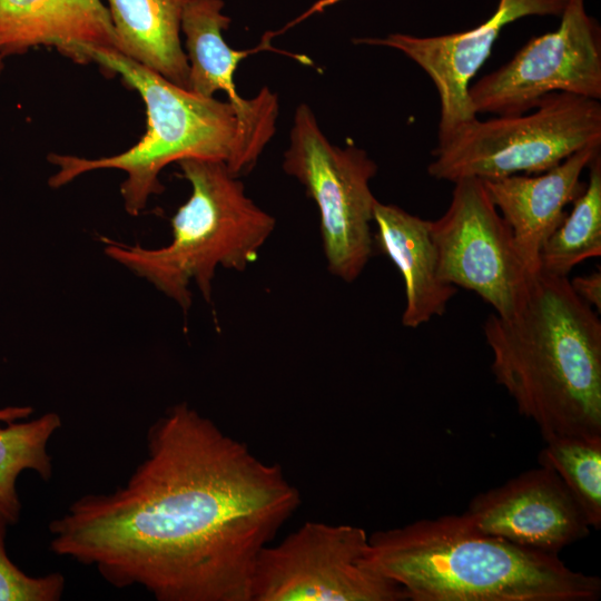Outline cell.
Instances as JSON below:
<instances>
[{
  "mask_svg": "<svg viewBox=\"0 0 601 601\" xmlns=\"http://www.w3.org/2000/svg\"><path fill=\"white\" fill-rule=\"evenodd\" d=\"M146 439L124 485L50 522L51 551L158 601H250L258 554L299 506L298 489L185 402Z\"/></svg>",
  "mask_w": 601,
  "mask_h": 601,
  "instance_id": "cell-1",
  "label": "cell"
},
{
  "mask_svg": "<svg viewBox=\"0 0 601 601\" xmlns=\"http://www.w3.org/2000/svg\"><path fill=\"white\" fill-rule=\"evenodd\" d=\"M483 329L495 382L543 441L601 434V322L569 277L538 270L519 308Z\"/></svg>",
  "mask_w": 601,
  "mask_h": 601,
  "instance_id": "cell-2",
  "label": "cell"
},
{
  "mask_svg": "<svg viewBox=\"0 0 601 601\" xmlns=\"http://www.w3.org/2000/svg\"><path fill=\"white\" fill-rule=\"evenodd\" d=\"M368 564L411 601H595L601 579L559 554L480 531L467 515L421 519L368 535Z\"/></svg>",
  "mask_w": 601,
  "mask_h": 601,
  "instance_id": "cell-3",
  "label": "cell"
},
{
  "mask_svg": "<svg viewBox=\"0 0 601 601\" xmlns=\"http://www.w3.org/2000/svg\"><path fill=\"white\" fill-rule=\"evenodd\" d=\"M86 58L119 75L140 95L146 131L136 145L109 157L49 155L48 160L58 168L49 186L59 188L92 170H121L126 174L120 186L125 209L137 216L151 196L164 190L159 175L174 161L220 160L238 177L256 165L260 155L245 136L238 111L229 101L194 93L116 49L89 48Z\"/></svg>",
  "mask_w": 601,
  "mask_h": 601,
  "instance_id": "cell-4",
  "label": "cell"
},
{
  "mask_svg": "<svg viewBox=\"0 0 601 601\" xmlns=\"http://www.w3.org/2000/svg\"><path fill=\"white\" fill-rule=\"evenodd\" d=\"M191 191L170 219L171 240L158 248L104 239L105 254L187 312L194 283L211 300L218 267L245 270L275 230L276 219L245 193L224 161H178Z\"/></svg>",
  "mask_w": 601,
  "mask_h": 601,
  "instance_id": "cell-5",
  "label": "cell"
},
{
  "mask_svg": "<svg viewBox=\"0 0 601 601\" xmlns=\"http://www.w3.org/2000/svg\"><path fill=\"white\" fill-rule=\"evenodd\" d=\"M521 115L474 120L433 149L431 177L495 179L540 174L588 146H601V104L552 92Z\"/></svg>",
  "mask_w": 601,
  "mask_h": 601,
  "instance_id": "cell-6",
  "label": "cell"
},
{
  "mask_svg": "<svg viewBox=\"0 0 601 601\" xmlns=\"http://www.w3.org/2000/svg\"><path fill=\"white\" fill-rule=\"evenodd\" d=\"M283 170L296 178L314 200L327 269L345 283L354 282L373 253L374 205L370 181L377 165L354 144L333 145L307 104L294 112Z\"/></svg>",
  "mask_w": 601,
  "mask_h": 601,
  "instance_id": "cell-7",
  "label": "cell"
},
{
  "mask_svg": "<svg viewBox=\"0 0 601 601\" xmlns=\"http://www.w3.org/2000/svg\"><path fill=\"white\" fill-rule=\"evenodd\" d=\"M368 535L349 524L305 522L256 560L250 601H404L367 562Z\"/></svg>",
  "mask_w": 601,
  "mask_h": 601,
  "instance_id": "cell-8",
  "label": "cell"
},
{
  "mask_svg": "<svg viewBox=\"0 0 601 601\" xmlns=\"http://www.w3.org/2000/svg\"><path fill=\"white\" fill-rule=\"evenodd\" d=\"M559 27L531 38L499 69L470 86L476 114L528 112L552 92L601 99V27L585 0H568Z\"/></svg>",
  "mask_w": 601,
  "mask_h": 601,
  "instance_id": "cell-9",
  "label": "cell"
},
{
  "mask_svg": "<svg viewBox=\"0 0 601 601\" xmlns=\"http://www.w3.org/2000/svg\"><path fill=\"white\" fill-rule=\"evenodd\" d=\"M453 184L446 211L431 220L439 276L475 293L496 315L509 317L521 305L533 274L483 180L469 177Z\"/></svg>",
  "mask_w": 601,
  "mask_h": 601,
  "instance_id": "cell-10",
  "label": "cell"
},
{
  "mask_svg": "<svg viewBox=\"0 0 601 601\" xmlns=\"http://www.w3.org/2000/svg\"><path fill=\"white\" fill-rule=\"evenodd\" d=\"M568 0H499L492 16L479 26L440 36L393 32L383 38H357V45L382 46L404 53L433 81L440 97L437 144L477 119L469 88L508 24L530 16L560 17Z\"/></svg>",
  "mask_w": 601,
  "mask_h": 601,
  "instance_id": "cell-11",
  "label": "cell"
},
{
  "mask_svg": "<svg viewBox=\"0 0 601 601\" xmlns=\"http://www.w3.org/2000/svg\"><path fill=\"white\" fill-rule=\"evenodd\" d=\"M464 513L486 534L554 554L587 538L591 529L561 479L540 464L480 492Z\"/></svg>",
  "mask_w": 601,
  "mask_h": 601,
  "instance_id": "cell-12",
  "label": "cell"
},
{
  "mask_svg": "<svg viewBox=\"0 0 601 601\" xmlns=\"http://www.w3.org/2000/svg\"><path fill=\"white\" fill-rule=\"evenodd\" d=\"M223 0H190L181 19L185 52L189 65V90L203 97L224 91L238 111L245 136L259 154L276 131L278 96L264 86L249 99L236 90L234 76L239 62L249 53L227 45L223 32L231 19L223 13Z\"/></svg>",
  "mask_w": 601,
  "mask_h": 601,
  "instance_id": "cell-13",
  "label": "cell"
},
{
  "mask_svg": "<svg viewBox=\"0 0 601 601\" xmlns=\"http://www.w3.org/2000/svg\"><path fill=\"white\" fill-rule=\"evenodd\" d=\"M601 146H588L554 167L532 175L515 174L483 184L510 226L518 250L531 274L539 270V252L564 219L565 206L583 190L580 177Z\"/></svg>",
  "mask_w": 601,
  "mask_h": 601,
  "instance_id": "cell-14",
  "label": "cell"
},
{
  "mask_svg": "<svg viewBox=\"0 0 601 601\" xmlns=\"http://www.w3.org/2000/svg\"><path fill=\"white\" fill-rule=\"evenodd\" d=\"M39 46L87 63V49L118 50V40L101 0H0V57Z\"/></svg>",
  "mask_w": 601,
  "mask_h": 601,
  "instance_id": "cell-15",
  "label": "cell"
},
{
  "mask_svg": "<svg viewBox=\"0 0 601 601\" xmlns=\"http://www.w3.org/2000/svg\"><path fill=\"white\" fill-rule=\"evenodd\" d=\"M373 223L377 247L396 266L404 282L402 325L417 328L433 317L442 316L456 294V287L439 276L431 220L377 200Z\"/></svg>",
  "mask_w": 601,
  "mask_h": 601,
  "instance_id": "cell-16",
  "label": "cell"
},
{
  "mask_svg": "<svg viewBox=\"0 0 601 601\" xmlns=\"http://www.w3.org/2000/svg\"><path fill=\"white\" fill-rule=\"evenodd\" d=\"M190 0H107L118 51L189 90L181 19Z\"/></svg>",
  "mask_w": 601,
  "mask_h": 601,
  "instance_id": "cell-17",
  "label": "cell"
},
{
  "mask_svg": "<svg viewBox=\"0 0 601 601\" xmlns=\"http://www.w3.org/2000/svg\"><path fill=\"white\" fill-rule=\"evenodd\" d=\"M589 179L570 215L543 243L539 270L568 277L581 262L601 255V155L590 161Z\"/></svg>",
  "mask_w": 601,
  "mask_h": 601,
  "instance_id": "cell-18",
  "label": "cell"
},
{
  "mask_svg": "<svg viewBox=\"0 0 601 601\" xmlns=\"http://www.w3.org/2000/svg\"><path fill=\"white\" fill-rule=\"evenodd\" d=\"M60 427L61 418L55 412L0 425V515L10 525L18 522L21 512L16 486L18 476L30 470L43 481L51 479L48 443Z\"/></svg>",
  "mask_w": 601,
  "mask_h": 601,
  "instance_id": "cell-19",
  "label": "cell"
},
{
  "mask_svg": "<svg viewBox=\"0 0 601 601\" xmlns=\"http://www.w3.org/2000/svg\"><path fill=\"white\" fill-rule=\"evenodd\" d=\"M539 464L553 470L583 511L601 528V434H565L544 440Z\"/></svg>",
  "mask_w": 601,
  "mask_h": 601,
  "instance_id": "cell-20",
  "label": "cell"
},
{
  "mask_svg": "<svg viewBox=\"0 0 601 601\" xmlns=\"http://www.w3.org/2000/svg\"><path fill=\"white\" fill-rule=\"evenodd\" d=\"M10 523L0 515V601H58L66 580L59 572L31 577L20 570L8 556L6 534Z\"/></svg>",
  "mask_w": 601,
  "mask_h": 601,
  "instance_id": "cell-21",
  "label": "cell"
},
{
  "mask_svg": "<svg viewBox=\"0 0 601 601\" xmlns=\"http://www.w3.org/2000/svg\"><path fill=\"white\" fill-rule=\"evenodd\" d=\"M570 280V279H569ZM574 293L593 309H601V273L595 270L570 280Z\"/></svg>",
  "mask_w": 601,
  "mask_h": 601,
  "instance_id": "cell-22",
  "label": "cell"
},
{
  "mask_svg": "<svg viewBox=\"0 0 601 601\" xmlns=\"http://www.w3.org/2000/svg\"><path fill=\"white\" fill-rule=\"evenodd\" d=\"M32 413L33 408L31 406H7L0 408V422L9 423L26 420L30 417Z\"/></svg>",
  "mask_w": 601,
  "mask_h": 601,
  "instance_id": "cell-23",
  "label": "cell"
},
{
  "mask_svg": "<svg viewBox=\"0 0 601 601\" xmlns=\"http://www.w3.org/2000/svg\"><path fill=\"white\" fill-rule=\"evenodd\" d=\"M2 69H3V58L0 57V73H1Z\"/></svg>",
  "mask_w": 601,
  "mask_h": 601,
  "instance_id": "cell-24",
  "label": "cell"
}]
</instances>
